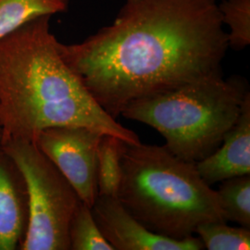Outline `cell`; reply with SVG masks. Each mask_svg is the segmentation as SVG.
<instances>
[{"label": "cell", "mask_w": 250, "mask_h": 250, "mask_svg": "<svg viewBox=\"0 0 250 250\" xmlns=\"http://www.w3.org/2000/svg\"><path fill=\"white\" fill-rule=\"evenodd\" d=\"M218 7L229 47L245 49L250 44V0H222Z\"/></svg>", "instance_id": "cell-14"}, {"label": "cell", "mask_w": 250, "mask_h": 250, "mask_svg": "<svg viewBox=\"0 0 250 250\" xmlns=\"http://www.w3.org/2000/svg\"><path fill=\"white\" fill-rule=\"evenodd\" d=\"M196 164L199 174L210 187L226 179L250 175V96L219 147Z\"/></svg>", "instance_id": "cell-9"}, {"label": "cell", "mask_w": 250, "mask_h": 250, "mask_svg": "<svg viewBox=\"0 0 250 250\" xmlns=\"http://www.w3.org/2000/svg\"><path fill=\"white\" fill-rule=\"evenodd\" d=\"M50 19H35L0 39V142H36L46 128L76 125L140 143L99 106L65 62Z\"/></svg>", "instance_id": "cell-2"}, {"label": "cell", "mask_w": 250, "mask_h": 250, "mask_svg": "<svg viewBox=\"0 0 250 250\" xmlns=\"http://www.w3.org/2000/svg\"><path fill=\"white\" fill-rule=\"evenodd\" d=\"M250 96L248 81L224 74L192 82L130 103L122 115L158 131L166 147L197 163L214 152Z\"/></svg>", "instance_id": "cell-4"}, {"label": "cell", "mask_w": 250, "mask_h": 250, "mask_svg": "<svg viewBox=\"0 0 250 250\" xmlns=\"http://www.w3.org/2000/svg\"><path fill=\"white\" fill-rule=\"evenodd\" d=\"M70 0H0V39L42 16L66 12Z\"/></svg>", "instance_id": "cell-10"}, {"label": "cell", "mask_w": 250, "mask_h": 250, "mask_svg": "<svg viewBox=\"0 0 250 250\" xmlns=\"http://www.w3.org/2000/svg\"><path fill=\"white\" fill-rule=\"evenodd\" d=\"M26 183L29 222L21 250H70L69 227L80 205L70 182L35 142H0Z\"/></svg>", "instance_id": "cell-5"}, {"label": "cell", "mask_w": 250, "mask_h": 250, "mask_svg": "<svg viewBox=\"0 0 250 250\" xmlns=\"http://www.w3.org/2000/svg\"><path fill=\"white\" fill-rule=\"evenodd\" d=\"M122 177L118 199L152 232L182 240L197 226L227 222L217 191L197 164L180 159L166 146L121 142Z\"/></svg>", "instance_id": "cell-3"}, {"label": "cell", "mask_w": 250, "mask_h": 250, "mask_svg": "<svg viewBox=\"0 0 250 250\" xmlns=\"http://www.w3.org/2000/svg\"><path fill=\"white\" fill-rule=\"evenodd\" d=\"M70 250H114L100 232L89 206L83 201L69 227Z\"/></svg>", "instance_id": "cell-13"}, {"label": "cell", "mask_w": 250, "mask_h": 250, "mask_svg": "<svg viewBox=\"0 0 250 250\" xmlns=\"http://www.w3.org/2000/svg\"><path fill=\"white\" fill-rule=\"evenodd\" d=\"M218 3L125 0L109 25L78 44L60 42V53L117 120L137 99L223 74L229 45Z\"/></svg>", "instance_id": "cell-1"}, {"label": "cell", "mask_w": 250, "mask_h": 250, "mask_svg": "<svg viewBox=\"0 0 250 250\" xmlns=\"http://www.w3.org/2000/svg\"><path fill=\"white\" fill-rule=\"evenodd\" d=\"M122 140L103 134L98 148V195L118 197L122 177Z\"/></svg>", "instance_id": "cell-11"}, {"label": "cell", "mask_w": 250, "mask_h": 250, "mask_svg": "<svg viewBox=\"0 0 250 250\" xmlns=\"http://www.w3.org/2000/svg\"><path fill=\"white\" fill-rule=\"evenodd\" d=\"M196 233L208 250H250V229L233 227L226 222H210L197 226Z\"/></svg>", "instance_id": "cell-15"}, {"label": "cell", "mask_w": 250, "mask_h": 250, "mask_svg": "<svg viewBox=\"0 0 250 250\" xmlns=\"http://www.w3.org/2000/svg\"><path fill=\"white\" fill-rule=\"evenodd\" d=\"M103 134L85 126H54L43 130L35 142L90 208L99 197L98 148Z\"/></svg>", "instance_id": "cell-6"}, {"label": "cell", "mask_w": 250, "mask_h": 250, "mask_svg": "<svg viewBox=\"0 0 250 250\" xmlns=\"http://www.w3.org/2000/svg\"><path fill=\"white\" fill-rule=\"evenodd\" d=\"M100 232L114 250H200L198 237L177 240L152 232L135 219L118 197H97L91 208Z\"/></svg>", "instance_id": "cell-7"}, {"label": "cell", "mask_w": 250, "mask_h": 250, "mask_svg": "<svg viewBox=\"0 0 250 250\" xmlns=\"http://www.w3.org/2000/svg\"><path fill=\"white\" fill-rule=\"evenodd\" d=\"M1 137H2V128H1V125H0V140H1Z\"/></svg>", "instance_id": "cell-16"}, {"label": "cell", "mask_w": 250, "mask_h": 250, "mask_svg": "<svg viewBox=\"0 0 250 250\" xmlns=\"http://www.w3.org/2000/svg\"><path fill=\"white\" fill-rule=\"evenodd\" d=\"M29 222L26 183L0 143V250H20Z\"/></svg>", "instance_id": "cell-8"}, {"label": "cell", "mask_w": 250, "mask_h": 250, "mask_svg": "<svg viewBox=\"0 0 250 250\" xmlns=\"http://www.w3.org/2000/svg\"><path fill=\"white\" fill-rule=\"evenodd\" d=\"M217 191L226 221L250 229V176L226 179Z\"/></svg>", "instance_id": "cell-12"}]
</instances>
